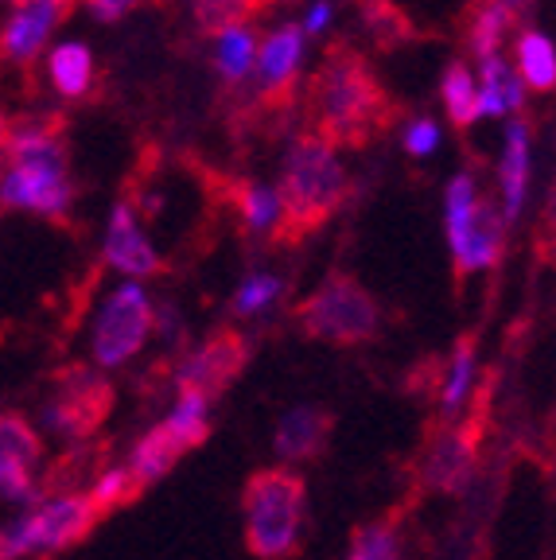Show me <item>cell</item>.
Instances as JSON below:
<instances>
[{
  "mask_svg": "<svg viewBox=\"0 0 556 560\" xmlns=\"http://www.w3.org/2000/svg\"><path fill=\"white\" fill-rule=\"evenodd\" d=\"M300 32H304L308 44H320L323 35L335 27V0H312L304 9V20H300Z\"/></svg>",
  "mask_w": 556,
  "mask_h": 560,
  "instance_id": "f546056e",
  "label": "cell"
},
{
  "mask_svg": "<svg viewBox=\"0 0 556 560\" xmlns=\"http://www.w3.org/2000/svg\"><path fill=\"white\" fill-rule=\"evenodd\" d=\"M245 549L257 560H292L308 529V482L292 467H262L242 487Z\"/></svg>",
  "mask_w": 556,
  "mask_h": 560,
  "instance_id": "277c9868",
  "label": "cell"
},
{
  "mask_svg": "<svg viewBox=\"0 0 556 560\" xmlns=\"http://www.w3.org/2000/svg\"><path fill=\"white\" fill-rule=\"evenodd\" d=\"M0 4H16V0H0Z\"/></svg>",
  "mask_w": 556,
  "mask_h": 560,
  "instance_id": "836d02e7",
  "label": "cell"
},
{
  "mask_svg": "<svg viewBox=\"0 0 556 560\" xmlns=\"http://www.w3.org/2000/svg\"><path fill=\"white\" fill-rule=\"evenodd\" d=\"M157 331V300L148 296L140 280H121L117 289L105 292L97 304L94 331H90V350H94L97 370H117L132 362L148 347Z\"/></svg>",
  "mask_w": 556,
  "mask_h": 560,
  "instance_id": "52a82bcc",
  "label": "cell"
},
{
  "mask_svg": "<svg viewBox=\"0 0 556 560\" xmlns=\"http://www.w3.org/2000/svg\"><path fill=\"white\" fill-rule=\"evenodd\" d=\"M9 164L0 172V207L35 214V219H67L74 207L70 152L55 121L9 125Z\"/></svg>",
  "mask_w": 556,
  "mask_h": 560,
  "instance_id": "6da1fadb",
  "label": "cell"
},
{
  "mask_svg": "<svg viewBox=\"0 0 556 560\" xmlns=\"http://www.w3.org/2000/svg\"><path fill=\"white\" fill-rule=\"evenodd\" d=\"M331 432H335V417L320 405H296L280 417L277 436H273V447H277L280 464H312L327 452Z\"/></svg>",
  "mask_w": 556,
  "mask_h": 560,
  "instance_id": "2e32d148",
  "label": "cell"
},
{
  "mask_svg": "<svg viewBox=\"0 0 556 560\" xmlns=\"http://www.w3.org/2000/svg\"><path fill=\"white\" fill-rule=\"evenodd\" d=\"M483 444V412H471L467 420H443V429L428 432L417 455L420 487L432 494H460L467 490L478 464Z\"/></svg>",
  "mask_w": 556,
  "mask_h": 560,
  "instance_id": "9c48e42d",
  "label": "cell"
},
{
  "mask_svg": "<svg viewBox=\"0 0 556 560\" xmlns=\"http://www.w3.org/2000/svg\"><path fill=\"white\" fill-rule=\"evenodd\" d=\"M475 90H478V121H513V117H522L525 97H530V90L522 86L518 70L510 67L506 55L478 59Z\"/></svg>",
  "mask_w": 556,
  "mask_h": 560,
  "instance_id": "e0dca14e",
  "label": "cell"
},
{
  "mask_svg": "<svg viewBox=\"0 0 556 560\" xmlns=\"http://www.w3.org/2000/svg\"><path fill=\"white\" fill-rule=\"evenodd\" d=\"M510 67L518 70L525 90H537V94H553L556 86V44L553 35L541 32V27H525L513 39Z\"/></svg>",
  "mask_w": 556,
  "mask_h": 560,
  "instance_id": "44dd1931",
  "label": "cell"
},
{
  "mask_svg": "<svg viewBox=\"0 0 556 560\" xmlns=\"http://www.w3.org/2000/svg\"><path fill=\"white\" fill-rule=\"evenodd\" d=\"M475 366H478V339L475 335H460L452 359H448V370H443V374H448V382H443V389H440L443 420H455V412L463 409L471 385H475Z\"/></svg>",
  "mask_w": 556,
  "mask_h": 560,
  "instance_id": "cb8c5ba5",
  "label": "cell"
},
{
  "mask_svg": "<svg viewBox=\"0 0 556 560\" xmlns=\"http://www.w3.org/2000/svg\"><path fill=\"white\" fill-rule=\"evenodd\" d=\"M347 560H405L401 557V537L393 522H370L362 525L350 541Z\"/></svg>",
  "mask_w": 556,
  "mask_h": 560,
  "instance_id": "4316f807",
  "label": "cell"
},
{
  "mask_svg": "<svg viewBox=\"0 0 556 560\" xmlns=\"http://www.w3.org/2000/svg\"><path fill=\"white\" fill-rule=\"evenodd\" d=\"M506 230L510 226L498 214L495 199L483 195L478 175L471 167H460L443 187V237L452 249L455 272L471 277V272L495 269L502 261Z\"/></svg>",
  "mask_w": 556,
  "mask_h": 560,
  "instance_id": "5b68a950",
  "label": "cell"
},
{
  "mask_svg": "<svg viewBox=\"0 0 556 560\" xmlns=\"http://www.w3.org/2000/svg\"><path fill=\"white\" fill-rule=\"evenodd\" d=\"M70 9H74V0H16L9 4V16L0 24V59L12 67H32L35 59H44Z\"/></svg>",
  "mask_w": 556,
  "mask_h": 560,
  "instance_id": "8fae6325",
  "label": "cell"
},
{
  "mask_svg": "<svg viewBox=\"0 0 556 560\" xmlns=\"http://www.w3.org/2000/svg\"><path fill=\"white\" fill-rule=\"evenodd\" d=\"M533 125L525 117H513L502 129V149H498V167H495V207L502 214L506 226L522 219L530 207L533 191Z\"/></svg>",
  "mask_w": 556,
  "mask_h": 560,
  "instance_id": "4fadbf2b",
  "label": "cell"
},
{
  "mask_svg": "<svg viewBox=\"0 0 556 560\" xmlns=\"http://www.w3.org/2000/svg\"><path fill=\"white\" fill-rule=\"evenodd\" d=\"M183 455H187V452H183V447L167 436L164 424H157V429H148L144 436L137 440V447H132V455H129V464H121V467H125V475L132 479V487L144 494L152 482H160L175 464H179Z\"/></svg>",
  "mask_w": 556,
  "mask_h": 560,
  "instance_id": "7402d4cb",
  "label": "cell"
},
{
  "mask_svg": "<svg viewBox=\"0 0 556 560\" xmlns=\"http://www.w3.org/2000/svg\"><path fill=\"white\" fill-rule=\"evenodd\" d=\"M44 70L62 102H82L97 82V59L86 39H55L44 51Z\"/></svg>",
  "mask_w": 556,
  "mask_h": 560,
  "instance_id": "ac0fdd59",
  "label": "cell"
},
{
  "mask_svg": "<svg viewBox=\"0 0 556 560\" xmlns=\"http://www.w3.org/2000/svg\"><path fill=\"white\" fill-rule=\"evenodd\" d=\"M312 117L315 132L335 149L374 137V129L385 121V90L370 62L347 47H335L312 79Z\"/></svg>",
  "mask_w": 556,
  "mask_h": 560,
  "instance_id": "7a4b0ae2",
  "label": "cell"
},
{
  "mask_svg": "<svg viewBox=\"0 0 556 560\" xmlns=\"http://www.w3.org/2000/svg\"><path fill=\"white\" fill-rule=\"evenodd\" d=\"M495 4H502V9H510L513 16H518V12H522L525 4H530V0H495Z\"/></svg>",
  "mask_w": 556,
  "mask_h": 560,
  "instance_id": "1f68e13d",
  "label": "cell"
},
{
  "mask_svg": "<svg viewBox=\"0 0 556 560\" xmlns=\"http://www.w3.org/2000/svg\"><path fill=\"white\" fill-rule=\"evenodd\" d=\"M234 214L250 237H285V202L265 179H242L234 187Z\"/></svg>",
  "mask_w": 556,
  "mask_h": 560,
  "instance_id": "ffe728a7",
  "label": "cell"
},
{
  "mask_svg": "<svg viewBox=\"0 0 556 560\" xmlns=\"http://www.w3.org/2000/svg\"><path fill=\"white\" fill-rule=\"evenodd\" d=\"M4 149H9V121L0 114V156H4Z\"/></svg>",
  "mask_w": 556,
  "mask_h": 560,
  "instance_id": "d6a6232c",
  "label": "cell"
},
{
  "mask_svg": "<svg viewBox=\"0 0 556 560\" xmlns=\"http://www.w3.org/2000/svg\"><path fill=\"white\" fill-rule=\"evenodd\" d=\"M253 359V342L242 331H215L199 342L195 350L183 354V362L175 366V394H195L202 401L215 405L227 394L230 385L242 377V370Z\"/></svg>",
  "mask_w": 556,
  "mask_h": 560,
  "instance_id": "30bf717a",
  "label": "cell"
},
{
  "mask_svg": "<svg viewBox=\"0 0 556 560\" xmlns=\"http://www.w3.org/2000/svg\"><path fill=\"white\" fill-rule=\"evenodd\" d=\"M44 464V436L24 412H0V499L35 502V471Z\"/></svg>",
  "mask_w": 556,
  "mask_h": 560,
  "instance_id": "5bb4252c",
  "label": "cell"
},
{
  "mask_svg": "<svg viewBox=\"0 0 556 560\" xmlns=\"http://www.w3.org/2000/svg\"><path fill=\"white\" fill-rule=\"evenodd\" d=\"M285 300V277L269 269H253L242 277V284L230 296V312L242 315V319H257V315H269Z\"/></svg>",
  "mask_w": 556,
  "mask_h": 560,
  "instance_id": "484cf974",
  "label": "cell"
},
{
  "mask_svg": "<svg viewBox=\"0 0 556 560\" xmlns=\"http://www.w3.org/2000/svg\"><path fill=\"white\" fill-rule=\"evenodd\" d=\"M102 261L105 269L121 272L125 280L160 277L164 272V257H160L157 242L148 237L144 222H140V207L132 199L114 202L109 222H105V242H102Z\"/></svg>",
  "mask_w": 556,
  "mask_h": 560,
  "instance_id": "7c38bea8",
  "label": "cell"
},
{
  "mask_svg": "<svg viewBox=\"0 0 556 560\" xmlns=\"http://www.w3.org/2000/svg\"><path fill=\"white\" fill-rule=\"evenodd\" d=\"M308 39L296 24H277L257 39V59H253V82L262 90V97H288L304 74L308 62Z\"/></svg>",
  "mask_w": 556,
  "mask_h": 560,
  "instance_id": "9a60e30c",
  "label": "cell"
},
{
  "mask_svg": "<svg viewBox=\"0 0 556 560\" xmlns=\"http://www.w3.org/2000/svg\"><path fill=\"white\" fill-rule=\"evenodd\" d=\"M440 102L448 121L471 129L478 121V90H475V67L467 59H455L440 74Z\"/></svg>",
  "mask_w": 556,
  "mask_h": 560,
  "instance_id": "603a6c76",
  "label": "cell"
},
{
  "mask_svg": "<svg viewBox=\"0 0 556 560\" xmlns=\"http://www.w3.org/2000/svg\"><path fill=\"white\" fill-rule=\"evenodd\" d=\"M79 4L97 20V24H117V20H125L137 9H144L148 0H79Z\"/></svg>",
  "mask_w": 556,
  "mask_h": 560,
  "instance_id": "4dcf8cb0",
  "label": "cell"
},
{
  "mask_svg": "<svg viewBox=\"0 0 556 560\" xmlns=\"http://www.w3.org/2000/svg\"><path fill=\"white\" fill-rule=\"evenodd\" d=\"M296 327L315 342L358 347L370 342L382 327V307L374 292L350 272H331L320 289H312L296 307Z\"/></svg>",
  "mask_w": 556,
  "mask_h": 560,
  "instance_id": "8992f818",
  "label": "cell"
},
{
  "mask_svg": "<svg viewBox=\"0 0 556 560\" xmlns=\"http://www.w3.org/2000/svg\"><path fill=\"white\" fill-rule=\"evenodd\" d=\"M257 9V0H192V16L199 27L218 32V27L250 20V12Z\"/></svg>",
  "mask_w": 556,
  "mask_h": 560,
  "instance_id": "f1b7e54d",
  "label": "cell"
},
{
  "mask_svg": "<svg viewBox=\"0 0 556 560\" xmlns=\"http://www.w3.org/2000/svg\"><path fill=\"white\" fill-rule=\"evenodd\" d=\"M513 12L495 4V0H483L475 12H471L467 24V47L475 59H490V55H502L506 39L513 35Z\"/></svg>",
  "mask_w": 556,
  "mask_h": 560,
  "instance_id": "d4e9b609",
  "label": "cell"
},
{
  "mask_svg": "<svg viewBox=\"0 0 556 560\" xmlns=\"http://www.w3.org/2000/svg\"><path fill=\"white\" fill-rule=\"evenodd\" d=\"M273 187L285 202V237H304L350 199L347 160L320 132H304L288 144Z\"/></svg>",
  "mask_w": 556,
  "mask_h": 560,
  "instance_id": "3957f363",
  "label": "cell"
},
{
  "mask_svg": "<svg viewBox=\"0 0 556 560\" xmlns=\"http://www.w3.org/2000/svg\"><path fill=\"white\" fill-rule=\"evenodd\" d=\"M440 144H443V125L428 114L409 117L405 129H401V149L413 160H432L436 152H440Z\"/></svg>",
  "mask_w": 556,
  "mask_h": 560,
  "instance_id": "83f0119b",
  "label": "cell"
},
{
  "mask_svg": "<svg viewBox=\"0 0 556 560\" xmlns=\"http://www.w3.org/2000/svg\"><path fill=\"white\" fill-rule=\"evenodd\" d=\"M114 412V385L97 366H67L55 377V394L44 409L47 432L62 440H90Z\"/></svg>",
  "mask_w": 556,
  "mask_h": 560,
  "instance_id": "ba28073f",
  "label": "cell"
},
{
  "mask_svg": "<svg viewBox=\"0 0 556 560\" xmlns=\"http://www.w3.org/2000/svg\"><path fill=\"white\" fill-rule=\"evenodd\" d=\"M257 27L250 20H238L210 32V67H215L222 86H245L253 79V59H257Z\"/></svg>",
  "mask_w": 556,
  "mask_h": 560,
  "instance_id": "d6986e66",
  "label": "cell"
}]
</instances>
